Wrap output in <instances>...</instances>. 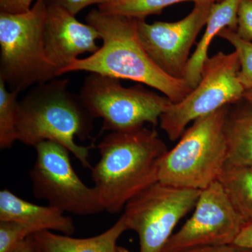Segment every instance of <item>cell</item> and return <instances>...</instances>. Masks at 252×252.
I'll return each instance as SVG.
<instances>
[{
  "label": "cell",
  "instance_id": "7402d4cb",
  "mask_svg": "<svg viewBox=\"0 0 252 252\" xmlns=\"http://www.w3.org/2000/svg\"><path fill=\"white\" fill-rule=\"evenodd\" d=\"M235 32L244 40L252 41V0H240Z\"/></svg>",
  "mask_w": 252,
  "mask_h": 252
},
{
  "label": "cell",
  "instance_id": "ffe728a7",
  "mask_svg": "<svg viewBox=\"0 0 252 252\" xmlns=\"http://www.w3.org/2000/svg\"><path fill=\"white\" fill-rule=\"evenodd\" d=\"M219 36L225 39L235 48L240 61V69L238 77L245 91L252 89V42L244 40L235 31L224 28Z\"/></svg>",
  "mask_w": 252,
  "mask_h": 252
},
{
  "label": "cell",
  "instance_id": "7c38bea8",
  "mask_svg": "<svg viewBox=\"0 0 252 252\" xmlns=\"http://www.w3.org/2000/svg\"><path fill=\"white\" fill-rule=\"evenodd\" d=\"M97 39H101V36L94 26L81 23L60 6L47 5L44 46L46 57L59 77L79 55L95 53L99 48Z\"/></svg>",
  "mask_w": 252,
  "mask_h": 252
},
{
  "label": "cell",
  "instance_id": "e0dca14e",
  "mask_svg": "<svg viewBox=\"0 0 252 252\" xmlns=\"http://www.w3.org/2000/svg\"><path fill=\"white\" fill-rule=\"evenodd\" d=\"M217 181L245 224L252 222V165L226 163Z\"/></svg>",
  "mask_w": 252,
  "mask_h": 252
},
{
  "label": "cell",
  "instance_id": "7a4b0ae2",
  "mask_svg": "<svg viewBox=\"0 0 252 252\" xmlns=\"http://www.w3.org/2000/svg\"><path fill=\"white\" fill-rule=\"evenodd\" d=\"M98 149L100 159L91 168V179L104 211L112 215L158 182L160 162L168 151L157 130L144 127L109 132Z\"/></svg>",
  "mask_w": 252,
  "mask_h": 252
},
{
  "label": "cell",
  "instance_id": "9c48e42d",
  "mask_svg": "<svg viewBox=\"0 0 252 252\" xmlns=\"http://www.w3.org/2000/svg\"><path fill=\"white\" fill-rule=\"evenodd\" d=\"M36 160L30 172L34 197L77 216L104 211L94 187L86 185L74 171L69 154L61 144L44 141L34 147Z\"/></svg>",
  "mask_w": 252,
  "mask_h": 252
},
{
  "label": "cell",
  "instance_id": "d4e9b609",
  "mask_svg": "<svg viewBox=\"0 0 252 252\" xmlns=\"http://www.w3.org/2000/svg\"><path fill=\"white\" fill-rule=\"evenodd\" d=\"M176 252H251V250L240 248L234 245H219V246L197 247L186 249Z\"/></svg>",
  "mask_w": 252,
  "mask_h": 252
},
{
  "label": "cell",
  "instance_id": "6da1fadb",
  "mask_svg": "<svg viewBox=\"0 0 252 252\" xmlns=\"http://www.w3.org/2000/svg\"><path fill=\"white\" fill-rule=\"evenodd\" d=\"M86 21L99 32L102 45L89 57L73 61L60 76L85 71L127 79L157 89L172 103L180 102L193 90L185 79L170 77L152 61L139 39L137 18L94 9Z\"/></svg>",
  "mask_w": 252,
  "mask_h": 252
},
{
  "label": "cell",
  "instance_id": "4fadbf2b",
  "mask_svg": "<svg viewBox=\"0 0 252 252\" xmlns=\"http://www.w3.org/2000/svg\"><path fill=\"white\" fill-rule=\"evenodd\" d=\"M0 220H12L29 225L36 233L49 230L72 235L76 228L71 217L56 207L35 205L19 198L8 189L0 191Z\"/></svg>",
  "mask_w": 252,
  "mask_h": 252
},
{
  "label": "cell",
  "instance_id": "3957f363",
  "mask_svg": "<svg viewBox=\"0 0 252 252\" xmlns=\"http://www.w3.org/2000/svg\"><path fill=\"white\" fill-rule=\"evenodd\" d=\"M68 79H54L36 85L19 102L17 140L34 147L51 141L67 148L84 167L91 168L89 147L75 142L93 130L94 117L79 95L68 89Z\"/></svg>",
  "mask_w": 252,
  "mask_h": 252
},
{
  "label": "cell",
  "instance_id": "ac0fdd59",
  "mask_svg": "<svg viewBox=\"0 0 252 252\" xmlns=\"http://www.w3.org/2000/svg\"><path fill=\"white\" fill-rule=\"evenodd\" d=\"M198 1L201 0H111L99 5L98 9L107 14L145 19L147 16L160 14L165 8L172 5L184 1L195 3ZM213 1L217 2L221 0Z\"/></svg>",
  "mask_w": 252,
  "mask_h": 252
},
{
  "label": "cell",
  "instance_id": "ba28073f",
  "mask_svg": "<svg viewBox=\"0 0 252 252\" xmlns=\"http://www.w3.org/2000/svg\"><path fill=\"white\" fill-rule=\"evenodd\" d=\"M201 190L157 182L126 204L127 230L138 235L140 252H162L176 225L195 206Z\"/></svg>",
  "mask_w": 252,
  "mask_h": 252
},
{
  "label": "cell",
  "instance_id": "52a82bcc",
  "mask_svg": "<svg viewBox=\"0 0 252 252\" xmlns=\"http://www.w3.org/2000/svg\"><path fill=\"white\" fill-rule=\"evenodd\" d=\"M240 69L236 51H220L209 58L198 85L185 99L172 103L160 117V128L169 140H179L190 123L243 98L245 89L239 79Z\"/></svg>",
  "mask_w": 252,
  "mask_h": 252
},
{
  "label": "cell",
  "instance_id": "8992f818",
  "mask_svg": "<svg viewBox=\"0 0 252 252\" xmlns=\"http://www.w3.org/2000/svg\"><path fill=\"white\" fill-rule=\"evenodd\" d=\"M119 80L91 73L81 87L79 97L94 119H102V132H127L145 124L157 126L171 100L141 84L124 87Z\"/></svg>",
  "mask_w": 252,
  "mask_h": 252
},
{
  "label": "cell",
  "instance_id": "4316f807",
  "mask_svg": "<svg viewBox=\"0 0 252 252\" xmlns=\"http://www.w3.org/2000/svg\"><path fill=\"white\" fill-rule=\"evenodd\" d=\"M14 252H36V245L33 235L26 238Z\"/></svg>",
  "mask_w": 252,
  "mask_h": 252
},
{
  "label": "cell",
  "instance_id": "4dcf8cb0",
  "mask_svg": "<svg viewBox=\"0 0 252 252\" xmlns=\"http://www.w3.org/2000/svg\"><path fill=\"white\" fill-rule=\"evenodd\" d=\"M251 252H252V250H251Z\"/></svg>",
  "mask_w": 252,
  "mask_h": 252
},
{
  "label": "cell",
  "instance_id": "83f0119b",
  "mask_svg": "<svg viewBox=\"0 0 252 252\" xmlns=\"http://www.w3.org/2000/svg\"><path fill=\"white\" fill-rule=\"evenodd\" d=\"M243 98L248 101L249 104L252 105V89L245 91L244 94Z\"/></svg>",
  "mask_w": 252,
  "mask_h": 252
},
{
  "label": "cell",
  "instance_id": "f1b7e54d",
  "mask_svg": "<svg viewBox=\"0 0 252 252\" xmlns=\"http://www.w3.org/2000/svg\"><path fill=\"white\" fill-rule=\"evenodd\" d=\"M117 252H131L130 251V250H127V249L124 248V247L118 246Z\"/></svg>",
  "mask_w": 252,
  "mask_h": 252
},
{
  "label": "cell",
  "instance_id": "cb8c5ba5",
  "mask_svg": "<svg viewBox=\"0 0 252 252\" xmlns=\"http://www.w3.org/2000/svg\"><path fill=\"white\" fill-rule=\"evenodd\" d=\"M33 0H0V12L19 14L31 9Z\"/></svg>",
  "mask_w": 252,
  "mask_h": 252
},
{
  "label": "cell",
  "instance_id": "484cf974",
  "mask_svg": "<svg viewBox=\"0 0 252 252\" xmlns=\"http://www.w3.org/2000/svg\"><path fill=\"white\" fill-rule=\"evenodd\" d=\"M234 245L240 248L252 250V221L245 225L235 240Z\"/></svg>",
  "mask_w": 252,
  "mask_h": 252
},
{
  "label": "cell",
  "instance_id": "44dd1931",
  "mask_svg": "<svg viewBox=\"0 0 252 252\" xmlns=\"http://www.w3.org/2000/svg\"><path fill=\"white\" fill-rule=\"evenodd\" d=\"M35 230L29 225L12 220H0V252H14Z\"/></svg>",
  "mask_w": 252,
  "mask_h": 252
},
{
  "label": "cell",
  "instance_id": "f546056e",
  "mask_svg": "<svg viewBox=\"0 0 252 252\" xmlns=\"http://www.w3.org/2000/svg\"><path fill=\"white\" fill-rule=\"evenodd\" d=\"M36 252H43L41 250H39V248H36Z\"/></svg>",
  "mask_w": 252,
  "mask_h": 252
},
{
  "label": "cell",
  "instance_id": "5bb4252c",
  "mask_svg": "<svg viewBox=\"0 0 252 252\" xmlns=\"http://www.w3.org/2000/svg\"><path fill=\"white\" fill-rule=\"evenodd\" d=\"M240 0H221L212 4L205 31L196 49L190 56L184 79L193 89L201 79L204 65L208 60V50L212 40L222 30L236 31Z\"/></svg>",
  "mask_w": 252,
  "mask_h": 252
},
{
  "label": "cell",
  "instance_id": "9a60e30c",
  "mask_svg": "<svg viewBox=\"0 0 252 252\" xmlns=\"http://www.w3.org/2000/svg\"><path fill=\"white\" fill-rule=\"evenodd\" d=\"M127 230L122 217L109 229L87 238H75L49 230L33 235L36 247L43 252H117V241Z\"/></svg>",
  "mask_w": 252,
  "mask_h": 252
},
{
  "label": "cell",
  "instance_id": "d6986e66",
  "mask_svg": "<svg viewBox=\"0 0 252 252\" xmlns=\"http://www.w3.org/2000/svg\"><path fill=\"white\" fill-rule=\"evenodd\" d=\"M18 91H8L0 79V148L9 149L17 140Z\"/></svg>",
  "mask_w": 252,
  "mask_h": 252
},
{
  "label": "cell",
  "instance_id": "603a6c76",
  "mask_svg": "<svg viewBox=\"0 0 252 252\" xmlns=\"http://www.w3.org/2000/svg\"><path fill=\"white\" fill-rule=\"evenodd\" d=\"M111 0H46L47 5L60 6L69 14L76 16L87 6L93 4L100 5L109 2Z\"/></svg>",
  "mask_w": 252,
  "mask_h": 252
},
{
  "label": "cell",
  "instance_id": "2e32d148",
  "mask_svg": "<svg viewBox=\"0 0 252 252\" xmlns=\"http://www.w3.org/2000/svg\"><path fill=\"white\" fill-rule=\"evenodd\" d=\"M248 108L230 107L225 123L226 163L252 165V105Z\"/></svg>",
  "mask_w": 252,
  "mask_h": 252
},
{
  "label": "cell",
  "instance_id": "5b68a950",
  "mask_svg": "<svg viewBox=\"0 0 252 252\" xmlns=\"http://www.w3.org/2000/svg\"><path fill=\"white\" fill-rule=\"evenodd\" d=\"M46 0H36L26 12H0V79L11 91L20 93L59 77L46 57Z\"/></svg>",
  "mask_w": 252,
  "mask_h": 252
},
{
  "label": "cell",
  "instance_id": "8fae6325",
  "mask_svg": "<svg viewBox=\"0 0 252 252\" xmlns=\"http://www.w3.org/2000/svg\"><path fill=\"white\" fill-rule=\"evenodd\" d=\"M215 2L213 0L196 1L190 14L176 22L157 21L149 24L145 19H138L141 44L152 61L170 77L184 79L190 49L206 26Z\"/></svg>",
  "mask_w": 252,
  "mask_h": 252
},
{
  "label": "cell",
  "instance_id": "30bf717a",
  "mask_svg": "<svg viewBox=\"0 0 252 252\" xmlns=\"http://www.w3.org/2000/svg\"><path fill=\"white\" fill-rule=\"evenodd\" d=\"M245 225L217 180L201 190L193 215L172 235L162 252L233 245Z\"/></svg>",
  "mask_w": 252,
  "mask_h": 252
},
{
  "label": "cell",
  "instance_id": "277c9868",
  "mask_svg": "<svg viewBox=\"0 0 252 252\" xmlns=\"http://www.w3.org/2000/svg\"><path fill=\"white\" fill-rule=\"evenodd\" d=\"M230 106L197 119L186 129L164 156L159 182L200 190L216 182L227 162L225 123Z\"/></svg>",
  "mask_w": 252,
  "mask_h": 252
}]
</instances>
